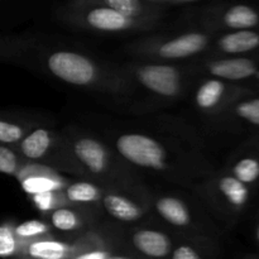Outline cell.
I'll list each match as a JSON object with an SVG mask.
<instances>
[{
  "instance_id": "obj_1",
  "label": "cell",
  "mask_w": 259,
  "mask_h": 259,
  "mask_svg": "<svg viewBox=\"0 0 259 259\" xmlns=\"http://www.w3.org/2000/svg\"><path fill=\"white\" fill-rule=\"evenodd\" d=\"M172 129L174 132L108 129L100 137L142 177L149 176L190 191L220 166L192 143L176 123Z\"/></svg>"
},
{
  "instance_id": "obj_2",
  "label": "cell",
  "mask_w": 259,
  "mask_h": 259,
  "mask_svg": "<svg viewBox=\"0 0 259 259\" xmlns=\"http://www.w3.org/2000/svg\"><path fill=\"white\" fill-rule=\"evenodd\" d=\"M0 60L108 98L113 90L114 63L103 62L80 50L48 45L33 35L0 37Z\"/></svg>"
},
{
  "instance_id": "obj_3",
  "label": "cell",
  "mask_w": 259,
  "mask_h": 259,
  "mask_svg": "<svg viewBox=\"0 0 259 259\" xmlns=\"http://www.w3.org/2000/svg\"><path fill=\"white\" fill-rule=\"evenodd\" d=\"M196 76L186 63L133 60L115 65L111 101L128 113L151 114L187 101Z\"/></svg>"
},
{
  "instance_id": "obj_4",
  "label": "cell",
  "mask_w": 259,
  "mask_h": 259,
  "mask_svg": "<svg viewBox=\"0 0 259 259\" xmlns=\"http://www.w3.org/2000/svg\"><path fill=\"white\" fill-rule=\"evenodd\" d=\"M146 199L154 219L177 239L201 248L209 258L222 254L224 230L199 200L184 189H156L148 185Z\"/></svg>"
},
{
  "instance_id": "obj_5",
  "label": "cell",
  "mask_w": 259,
  "mask_h": 259,
  "mask_svg": "<svg viewBox=\"0 0 259 259\" xmlns=\"http://www.w3.org/2000/svg\"><path fill=\"white\" fill-rule=\"evenodd\" d=\"M62 133L88 180L108 189L137 194L146 191L147 180L132 169L100 136L76 125L66 126Z\"/></svg>"
},
{
  "instance_id": "obj_6",
  "label": "cell",
  "mask_w": 259,
  "mask_h": 259,
  "mask_svg": "<svg viewBox=\"0 0 259 259\" xmlns=\"http://www.w3.org/2000/svg\"><path fill=\"white\" fill-rule=\"evenodd\" d=\"M214 33L186 27L141 35L124 47L133 60L184 65L209 56Z\"/></svg>"
},
{
  "instance_id": "obj_7",
  "label": "cell",
  "mask_w": 259,
  "mask_h": 259,
  "mask_svg": "<svg viewBox=\"0 0 259 259\" xmlns=\"http://www.w3.org/2000/svg\"><path fill=\"white\" fill-rule=\"evenodd\" d=\"M58 22L78 30L110 35H146L158 32L163 22L132 19L103 4L101 0H75L58 5Z\"/></svg>"
},
{
  "instance_id": "obj_8",
  "label": "cell",
  "mask_w": 259,
  "mask_h": 259,
  "mask_svg": "<svg viewBox=\"0 0 259 259\" xmlns=\"http://www.w3.org/2000/svg\"><path fill=\"white\" fill-rule=\"evenodd\" d=\"M223 230L238 225L252 204L253 191L222 167L190 190Z\"/></svg>"
},
{
  "instance_id": "obj_9",
  "label": "cell",
  "mask_w": 259,
  "mask_h": 259,
  "mask_svg": "<svg viewBox=\"0 0 259 259\" xmlns=\"http://www.w3.org/2000/svg\"><path fill=\"white\" fill-rule=\"evenodd\" d=\"M14 149L27 163L40 164L60 175L88 180L73 157L62 129H55L47 123L40 124L32 129Z\"/></svg>"
},
{
  "instance_id": "obj_10",
  "label": "cell",
  "mask_w": 259,
  "mask_h": 259,
  "mask_svg": "<svg viewBox=\"0 0 259 259\" xmlns=\"http://www.w3.org/2000/svg\"><path fill=\"white\" fill-rule=\"evenodd\" d=\"M98 230L114 252L137 259H169L176 237L158 222L116 227L100 222Z\"/></svg>"
},
{
  "instance_id": "obj_11",
  "label": "cell",
  "mask_w": 259,
  "mask_h": 259,
  "mask_svg": "<svg viewBox=\"0 0 259 259\" xmlns=\"http://www.w3.org/2000/svg\"><path fill=\"white\" fill-rule=\"evenodd\" d=\"M184 126L192 141L202 149V143L207 137L214 139H238V142L248 138H259V94L240 99L220 115L200 121L199 129H192L186 124H184Z\"/></svg>"
},
{
  "instance_id": "obj_12",
  "label": "cell",
  "mask_w": 259,
  "mask_h": 259,
  "mask_svg": "<svg viewBox=\"0 0 259 259\" xmlns=\"http://www.w3.org/2000/svg\"><path fill=\"white\" fill-rule=\"evenodd\" d=\"M182 22L190 28L206 32H240L259 28V5L225 2H200L195 7L182 10Z\"/></svg>"
},
{
  "instance_id": "obj_13",
  "label": "cell",
  "mask_w": 259,
  "mask_h": 259,
  "mask_svg": "<svg viewBox=\"0 0 259 259\" xmlns=\"http://www.w3.org/2000/svg\"><path fill=\"white\" fill-rule=\"evenodd\" d=\"M255 94L259 93L220 78L196 76L187 100L195 113L200 115V121H204L220 115L240 99Z\"/></svg>"
},
{
  "instance_id": "obj_14",
  "label": "cell",
  "mask_w": 259,
  "mask_h": 259,
  "mask_svg": "<svg viewBox=\"0 0 259 259\" xmlns=\"http://www.w3.org/2000/svg\"><path fill=\"white\" fill-rule=\"evenodd\" d=\"M147 190L137 194L105 187L99 204L101 222L116 227H134L157 222L147 202Z\"/></svg>"
},
{
  "instance_id": "obj_15",
  "label": "cell",
  "mask_w": 259,
  "mask_h": 259,
  "mask_svg": "<svg viewBox=\"0 0 259 259\" xmlns=\"http://www.w3.org/2000/svg\"><path fill=\"white\" fill-rule=\"evenodd\" d=\"M195 76H210L259 93V57H204L186 63Z\"/></svg>"
},
{
  "instance_id": "obj_16",
  "label": "cell",
  "mask_w": 259,
  "mask_h": 259,
  "mask_svg": "<svg viewBox=\"0 0 259 259\" xmlns=\"http://www.w3.org/2000/svg\"><path fill=\"white\" fill-rule=\"evenodd\" d=\"M45 218L56 237L76 239L99 228L101 215L98 209L77 206H62L53 210Z\"/></svg>"
},
{
  "instance_id": "obj_17",
  "label": "cell",
  "mask_w": 259,
  "mask_h": 259,
  "mask_svg": "<svg viewBox=\"0 0 259 259\" xmlns=\"http://www.w3.org/2000/svg\"><path fill=\"white\" fill-rule=\"evenodd\" d=\"M100 238L98 229L76 239L65 238H47L24 244L18 258L30 259H71L90 247Z\"/></svg>"
},
{
  "instance_id": "obj_18",
  "label": "cell",
  "mask_w": 259,
  "mask_h": 259,
  "mask_svg": "<svg viewBox=\"0 0 259 259\" xmlns=\"http://www.w3.org/2000/svg\"><path fill=\"white\" fill-rule=\"evenodd\" d=\"M220 167L254 192L257 191L259 189V138H248L239 142Z\"/></svg>"
},
{
  "instance_id": "obj_19",
  "label": "cell",
  "mask_w": 259,
  "mask_h": 259,
  "mask_svg": "<svg viewBox=\"0 0 259 259\" xmlns=\"http://www.w3.org/2000/svg\"><path fill=\"white\" fill-rule=\"evenodd\" d=\"M259 57V28L214 35L206 57Z\"/></svg>"
},
{
  "instance_id": "obj_20",
  "label": "cell",
  "mask_w": 259,
  "mask_h": 259,
  "mask_svg": "<svg viewBox=\"0 0 259 259\" xmlns=\"http://www.w3.org/2000/svg\"><path fill=\"white\" fill-rule=\"evenodd\" d=\"M15 179L18 180L23 191L29 197L43 192L62 191L70 181V179H66L63 175H60L48 167L27 162L18 172Z\"/></svg>"
},
{
  "instance_id": "obj_21",
  "label": "cell",
  "mask_w": 259,
  "mask_h": 259,
  "mask_svg": "<svg viewBox=\"0 0 259 259\" xmlns=\"http://www.w3.org/2000/svg\"><path fill=\"white\" fill-rule=\"evenodd\" d=\"M104 5L132 19L163 22L172 12L167 0H101Z\"/></svg>"
},
{
  "instance_id": "obj_22",
  "label": "cell",
  "mask_w": 259,
  "mask_h": 259,
  "mask_svg": "<svg viewBox=\"0 0 259 259\" xmlns=\"http://www.w3.org/2000/svg\"><path fill=\"white\" fill-rule=\"evenodd\" d=\"M104 189L105 187L90 180L72 179L62 190V195L67 206L99 210V204L103 197Z\"/></svg>"
},
{
  "instance_id": "obj_23",
  "label": "cell",
  "mask_w": 259,
  "mask_h": 259,
  "mask_svg": "<svg viewBox=\"0 0 259 259\" xmlns=\"http://www.w3.org/2000/svg\"><path fill=\"white\" fill-rule=\"evenodd\" d=\"M38 118L18 114H0V146L14 148L32 129L45 124Z\"/></svg>"
},
{
  "instance_id": "obj_24",
  "label": "cell",
  "mask_w": 259,
  "mask_h": 259,
  "mask_svg": "<svg viewBox=\"0 0 259 259\" xmlns=\"http://www.w3.org/2000/svg\"><path fill=\"white\" fill-rule=\"evenodd\" d=\"M14 232L18 240L23 245L35 242V240L56 237L52 228L50 227V224H48L45 218H42V219L24 220L22 223H18V224L15 223Z\"/></svg>"
},
{
  "instance_id": "obj_25",
  "label": "cell",
  "mask_w": 259,
  "mask_h": 259,
  "mask_svg": "<svg viewBox=\"0 0 259 259\" xmlns=\"http://www.w3.org/2000/svg\"><path fill=\"white\" fill-rule=\"evenodd\" d=\"M14 227L15 223L13 222L0 224V258L14 259L20 255L23 244L15 235Z\"/></svg>"
},
{
  "instance_id": "obj_26",
  "label": "cell",
  "mask_w": 259,
  "mask_h": 259,
  "mask_svg": "<svg viewBox=\"0 0 259 259\" xmlns=\"http://www.w3.org/2000/svg\"><path fill=\"white\" fill-rule=\"evenodd\" d=\"M29 199L33 206L42 214V218L50 214V212H52L53 210L58 209V207L67 206L65 201V197L62 195V191L43 192V194L30 196Z\"/></svg>"
},
{
  "instance_id": "obj_27",
  "label": "cell",
  "mask_w": 259,
  "mask_h": 259,
  "mask_svg": "<svg viewBox=\"0 0 259 259\" xmlns=\"http://www.w3.org/2000/svg\"><path fill=\"white\" fill-rule=\"evenodd\" d=\"M24 163L13 147L0 146V174L15 177Z\"/></svg>"
},
{
  "instance_id": "obj_28",
  "label": "cell",
  "mask_w": 259,
  "mask_h": 259,
  "mask_svg": "<svg viewBox=\"0 0 259 259\" xmlns=\"http://www.w3.org/2000/svg\"><path fill=\"white\" fill-rule=\"evenodd\" d=\"M209 255L204 252L200 247L186 242V240L177 239L175 242L174 249H172L169 259H206Z\"/></svg>"
},
{
  "instance_id": "obj_29",
  "label": "cell",
  "mask_w": 259,
  "mask_h": 259,
  "mask_svg": "<svg viewBox=\"0 0 259 259\" xmlns=\"http://www.w3.org/2000/svg\"><path fill=\"white\" fill-rule=\"evenodd\" d=\"M99 234H100V232H99ZM113 253V248L108 244L105 238L100 234V238L94 244H91L90 247L83 249L82 252H80L71 259H109Z\"/></svg>"
},
{
  "instance_id": "obj_30",
  "label": "cell",
  "mask_w": 259,
  "mask_h": 259,
  "mask_svg": "<svg viewBox=\"0 0 259 259\" xmlns=\"http://www.w3.org/2000/svg\"><path fill=\"white\" fill-rule=\"evenodd\" d=\"M253 235H254V240L259 247V209L257 211V215H255L254 220V228H253Z\"/></svg>"
},
{
  "instance_id": "obj_31",
  "label": "cell",
  "mask_w": 259,
  "mask_h": 259,
  "mask_svg": "<svg viewBox=\"0 0 259 259\" xmlns=\"http://www.w3.org/2000/svg\"><path fill=\"white\" fill-rule=\"evenodd\" d=\"M109 259H137V258L131 257V255H128V254H124V253L114 252L113 254H111L110 257H109Z\"/></svg>"
},
{
  "instance_id": "obj_32",
  "label": "cell",
  "mask_w": 259,
  "mask_h": 259,
  "mask_svg": "<svg viewBox=\"0 0 259 259\" xmlns=\"http://www.w3.org/2000/svg\"><path fill=\"white\" fill-rule=\"evenodd\" d=\"M242 259H259V255L257 254H247L244 255Z\"/></svg>"
},
{
  "instance_id": "obj_33",
  "label": "cell",
  "mask_w": 259,
  "mask_h": 259,
  "mask_svg": "<svg viewBox=\"0 0 259 259\" xmlns=\"http://www.w3.org/2000/svg\"><path fill=\"white\" fill-rule=\"evenodd\" d=\"M14 259H30V258H14Z\"/></svg>"
}]
</instances>
